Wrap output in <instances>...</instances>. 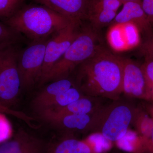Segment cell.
<instances>
[{"label": "cell", "instance_id": "cell-1", "mask_svg": "<svg viewBox=\"0 0 153 153\" xmlns=\"http://www.w3.org/2000/svg\"><path fill=\"white\" fill-rule=\"evenodd\" d=\"M75 85L84 95L116 100L123 94V57L101 46L77 66Z\"/></svg>", "mask_w": 153, "mask_h": 153}, {"label": "cell", "instance_id": "cell-2", "mask_svg": "<svg viewBox=\"0 0 153 153\" xmlns=\"http://www.w3.org/2000/svg\"><path fill=\"white\" fill-rule=\"evenodd\" d=\"M73 22H76L41 5L19 9L6 21L7 26L32 41L50 38Z\"/></svg>", "mask_w": 153, "mask_h": 153}, {"label": "cell", "instance_id": "cell-3", "mask_svg": "<svg viewBox=\"0 0 153 153\" xmlns=\"http://www.w3.org/2000/svg\"><path fill=\"white\" fill-rule=\"evenodd\" d=\"M98 42V35L91 27L80 30L64 55L47 74L42 85L69 77L77 66L93 56L101 47Z\"/></svg>", "mask_w": 153, "mask_h": 153}, {"label": "cell", "instance_id": "cell-4", "mask_svg": "<svg viewBox=\"0 0 153 153\" xmlns=\"http://www.w3.org/2000/svg\"><path fill=\"white\" fill-rule=\"evenodd\" d=\"M112 101L100 110L92 133L100 135L110 143L117 142L126 136L138 111L130 102L121 98Z\"/></svg>", "mask_w": 153, "mask_h": 153}, {"label": "cell", "instance_id": "cell-5", "mask_svg": "<svg viewBox=\"0 0 153 153\" xmlns=\"http://www.w3.org/2000/svg\"><path fill=\"white\" fill-rule=\"evenodd\" d=\"M19 52L15 45L0 49V103L10 108L22 91L18 66Z\"/></svg>", "mask_w": 153, "mask_h": 153}, {"label": "cell", "instance_id": "cell-6", "mask_svg": "<svg viewBox=\"0 0 153 153\" xmlns=\"http://www.w3.org/2000/svg\"><path fill=\"white\" fill-rule=\"evenodd\" d=\"M49 38L32 41L19 52L18 66L22 90L29 89L38 83Z\"/></svg>", "mask_w": 153, "mask_h": 153}, {"label": "cell", "instance_id": "cell-7", "mask_svg": "<svg viewBox=\"0 0 153 153\" xmlns=\"http://www.w3.org/2000/svg\"><path fill=\"white\" fill-rule=\"evenodd\" d=\"M81 23L73 22L49 38L45 49L44 63L38 84L41 85L52 67L63 56L79 34Z\"/></svg>", "mask_w": 153, "mask_h": 153}, {"label": "cell", "instance_id": "cell-8", "mask_svg": "<svg viewBox=\"0 0 153 153\" xmlns=\"http://www.w3.org/2000/svg\"><path fill=\"white\" fill-rule=\"evenodd\" d=\"M123 94L130 98L153 100L152 90L142 65L123 57Z\"/></svg>", "mask_w": 153, "mask_h": 153}, {"label": "cell", "instance_id": "cell-9", "mask_svg": "<svg viewBox=\"0 0 153 153\" xmlns=\"http://www.w3.org/2000/svg\"><path fill=\"white\" fill-rule=\"evenodd\" d=\"M101 109L92 114L57 115L44 112L38 114L40 119L67 133L68 136H71L74 133L92 134Z\"/></svg>", "mask_w": 153, "mask_h": 153}, {"label": "cell", "instance_id": "cell-10", "mask_svg": "<svg viewBox=\"0 0 153 153\" xmlns=\"http://www.w3.org/2000/svg\"><path fill=\"white\" fill-rule=\"evenodd\" d=\"M49 143L20 129L13 138L0 144V153H46Z\"/></svg>", "mask_w": 153, "mask_h": 153}, {"label": "cell", "instance_id": "cell-11", "mask_svg": "<svg viewBox=\"0 0 153 153\" xmlns=\"http://www.w3.org/2000/svg\"><path fill=\"white\" fill-rule=\"evenodd\" d=\"M123 7L111 25H123L131 23L137 26L145 40L153 35V29L145 13L140 2H128L123 4Z\"/></svg>", "mask_w": 153, "mask_h": 153}, {"label": "cell", "instance_id": "cell-12", "mask_svg": "<svg viewBox=\"0 0 153 153\" xmlns=\"http://www.w3.org/2000/svg\"><path fill=\"white\" fill-rule=\"evenodd\" d=\"M58 13L81 23L87 19L91 0H33Z\"/></svg>", "mask_w": 153, "mask_h": 153}, {"label": "cell", "instance_id": "cell-13", "mask_svg": "<svg viewBox=\"0 0 153 153\" xmlns=\"http://www.w3.org/2000/svg\"><path fill=\"white\" fill-rule=\"evenodd\" d=\"M93 137L84 140L66 136L55 143H49L46 153H101Z\"/></svg>", "mask_w": 153, "mask_h": 153}, {"label": "cell", "instance_id": "cell-14", "mask_svg": "<svg viewBox=\"0 0 153 153\" xmlns=\"http://www.w3.org/2000/svg\"><path fill=\"white\" fill-rule=\"evenodd\" d=\"M103 99L84 95L66 106L39 112L48 113L57 115L92 114L98 112L105 105L103 103Z\"/></svg>", "mask_w": 153, "mask_h": 153}, {"label": "cell", "instance_id": "cell-15", "mask_svg": "<svg viewBox=\"0 0 153 153\" xmlns=\"http://www.w3.org/2000/svg\"><path fill=\"white\" fill-rule=\"evenodd\" d=\"M75 85L74 80L69 77L52 81L33 99L32 105L34 109L37 111L46 102Z\"/></svg>", "mask_w": 153, "mask_h": 153}, {"label": "cell", "instance_id": "cell-16", "mask_svg": "<svg viewBox=\"0 0 153 153\" xmlns=\"http://www.w3.org/2000/svg\"><path fill=\"white\" fill-rule=\"evenodd\" d=\"M84 96L76 85L46 102L37 112L63 107Z\"/></svg>", "mask_w": 153, "mask_h": 153}, {"label": "cell", "instance_id": "cell-17", "mask_svg": "<svg viewBox=\"0 0 153 153\" xmlns=\"http://www.w3.org/2000/svg\"><path fill=\"white\" fill-rule=\"evenodd\" d=\"M117 15L115 11L99 10L88 14L87 19L90 22L91 27L96 30L111 25Z\"/></svg>", "mask_w": 153, "mask_h": 153}, {"label": "cell", "instance_id": "cell-18", "mask_svg": "<svg viewBox=\"0 0 153 153\" xmlns=\"http://www.w3.org/2000/svg\"><path fill=\"white\" fill-rule=\"evenodd\" d=\"M107 39L110 46L115 51L120 52L127 48L121 25H111L108 33Z\"/></svg>", "mask_w": 153, "mask_h": 153}, {"label": "cell", "instance_id": "cell-19", "mask_svg": "<svg viewBox=\"0 0 153 153\" xmlns=\"http://www.w3.org/2000/svg\"><path fill=\"white\" fill-rule=\"evenodd\" d=\"M135 121H137V126L140 136L146 142L150 137L153 129V117L143 112L138 111Z\"/></svg>", "mask_w": 153, "mask_h": 153}, {"label": "cell", "instance_id": "cell-20", "mask_svg": "<svg viewBox=\"0 0 153 153\" xmlns=\"http://www.w3.org/2000/svg\"><path fill=\"white\" fill-rule=\"evenodd\" d=\"M121 25L127 48H134L140 45V33L137 26L131 23Z\"/></svg>", "mask_w": 153, "mask_h": 153}, {"label": "cell", "instance_id": "cell-21", "mask_svg": "<svg viewBox=\"0 0 153 153\" xmlns=\"http://www.w3.org/2000/svg\"><path fill=\"white\" fill-rule=\"evenodd\" d=\"M21 34L0 22V49L15 45L20 41Z\"/></svg>", "mask_w": 153, "mask_h": 153}, {"label": "cell", "instance_id": "cell-22", "mask_svg": "<svg viewBox=\"0 0 153 153\" xmlns=\"http://www.w3.org/2000/svg\"><path fill=\"white\" fill-rule=\"evenodd\" d=\"M123 4L120 0H91L89 4L88 14L99 10L115 11L117 12Z\"/></svg>", "mask_w": 153, "mask_h": 153}, {"label": "cell", "instance_id": "cell-23", "mask_svg": "<svg viewBox=\"0 0 153 153\" xmlns=\"http://www.w3.org/2000/svg\"><path fill=\"white\" fill-rule=\"evenodd\" d=\"M19 0H0V18L8 19L19 9Z\"/></svg>", "mask_w": 153, "mask_h": 153}, {"label": "cell", "instance_id": "cell-24", "mask_svg": "<svg viewBox=\"0 0 153 153\" xmlns=\"http://www.w3.org/2000/svg\"><path fill=\"white\" fill-rule=\"evenodd\" d=\"M13 134L12 125L5 114L0 112V144L8 140Z\"/></svg>", "mask_w": 153, "mask_h": 153}, {"label": "cell", "instance_id": "cell-25", "mask_svg": "<svg viewBox=\"0 0 153 153\" xmlns=\"http://www.w3.org/2000/svg\"><path fill=\"white\" fill-rule=\"evenodd\" d=\"M0 112L4 114L11 115L13 116L18 118L19 119L22 120L23 121L25 122V123L27 124L29 126H31L33 125V122L35 120V119L29 116L25 113L15 110L12 108L3 105L1 103H0Z\"/></svg>", "mask_w": 153, "mask_h": 153}, {"label": "cell", "instance_id": "cell-26", "mask_svg": "<svg viewBox=\"0 0 153 153\" xmlns=\"http://www.w3.org/2000/svg\"><path fill=\"white\" fill-rule=\"evenodd\" d=\"M139 51L145 59H153V35L140 44Z\"/></svg>", "mask_w": 153, "mask_h": 153}, {"label": "cell", "instance_id": "cell-27", "mask_svg": "<svg viewBox=\"0 0 153 153\" xmlns=\"http://www.w3.org/2000/svg\"><path fill=\"white\" fill-rule=\"evenodd\" d=\"M142 65L153 94V59H145L144 63Z\"/></svg>", "mask_w": 153, "mask_h": 153}, {"label": "cell", "instance_id": "cell-28", "mask_svg": "<svg viewBox=\"0 0 153 153\" xmlns=\"http://www.w3.org/2000/svg\"><path fill=\"white\" fill-rule=\"evenodd\" d=\"M141 5L153 29V0H142Z\"/></svg>", "mask_w": 153, "mask_h": 153}, {"label": "cell", "instance_id": "cell-29", "mask_svg": "<svg viewBox=\"0 0 153 153\" xmlns=\"http://www.w3.org/2000/svg\"><path fill=\"white\" fill-rule=\"evenodd\" d=\"M151 114H152V116L153 117L152 108L151 111ZM145 145H146V151H147L149 153H153V129L150 137L146 142Z\"/></svg>", "mask_w": 153, "mask_h": 153}, {"label": "cell", "instance_id": "cell-30", "mask_svg": "<svg viewBox=\"0 0 153 153\" xmlns=\"http://www.w3.org/2000/svg\"><path fill=\"white\" fill-rule=\"evenodd\" d=\"M123 4L124 3L128 2H141L142 0H120Z\"/></svg>", "mask_w": 153, "mask_h": 153}, {"label": "cell", "instance_id": "cell-31", "mask_svg": "<svg viewBox=\"0 0 153 153\" xmlns=\"http://www.w3.org/2000/svg\"><path fill=\"white\" fill-rule=\"evenodd\" d=\"M152 109L153 110V108H152Z\"/></svg>", "mask_w": 153, "mask_h": 153}]
</instances>
